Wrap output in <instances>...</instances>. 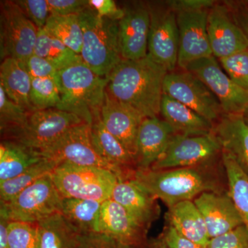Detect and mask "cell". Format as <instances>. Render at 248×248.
Segmentation results:
<instances>
[{
  "mask_svg": "<svg viewBox=\"0 0 248 248\" xmlns=\"http://www.w3.org/2000/svg\"><path fill=\"white\" fill-rule=\"evenodd\" d=\"M193 202L203 217L210 239L244 225L228 193L204 192Z\"/></svg>",
  "mask_w": 248,
  "mask_h": 248,
  "instance_id": "obj_19",
  "label": "cell"
},
{
  "mask_svg": "<svg viewBox=\"0 0 248 248\" xmlns=\"http://www.w3.org/2000/svg\"><path fill=\"white\" fill-rule=\"evenodd\" d=\"M160 239L169 248H208V246H202L187 239L170 225L165 228Z\"/></svg>",
  "mask_w": 248,
  "mask_h": 248,
  "instance_id": "obj_43",
  "label": "cell"
},
{
  "mask_svg": "<svg viewBox=\"0 0 248 248\" xmlns=\"http://www.w3.org/2000/svg\"><path fill=\"white\" fill-rule=\"evenodd\" d=\"M207 30L213 56L218 60L248 48V39L227 4L215 3L210 8Z\"/></svg>",
  "mask_w": 248,
  "mask_h": 248,
  "instance_id": "obj_15",
  "label": "cell"
},
{
  "mask_svg": "<svg viewBox=\"0 0 248 248\" xmlns=\"http://www.w3.org/2000/svg\"><path fill=\"white\" fill-rule=\"evenodd\" d=\"M26 67L31 78H52L56 79L58 77V68L50 62L35 54L29 59Z\"/></svg>",
  "mask_w": 248,
  "mask_h": 248,
  "instance_id": "obj_42",
  "label": "cell"
},
{
  "mask_svg": "<svg viewBox=\"0 0 248 248\" xmlns=\"http://www.w3.org/2000/svg\"><path fill=\"white\" fill-rule=\"evenodd\" d=\"M110 199L122 205L146 230L159 218L157 200L133 179L119 181Z\"/></svg>",
  "mask_w": 248,
  "mask_h": 248,
  "instance_id": "obj_22",
  "label": "cell"
},
{
  "mask_svg": "<svg viewBox=\"0 0 248 248\" xmlns=\"http://www.w3.org/2000/svg\"><path fill=\"white\" fill-rule=\"evenodd\" d=\"M209 9L175 10L179 39L177 66L183 70L191 62L213 55L207 30Z\"/></svg>",
  "mask_w": 248,
  "mask_h": 248,
  "instance_id": "obj_14",
  "label": "cell"
},
{
  "mask_svg": "<svg viewBox=\"0 0 248 248\" xmlns=\"http://www.w3.org/2000/svg\"><path fill=\"white\" fill-rule=\"evenodd\" d=\"M147 231L115 201L109 199L103 202L97 232L107 234L124 246L140 247L148 244Z\"/></svg>",
  "mask_w": 248,
  "mask_h": 248,
  "instance_id": "obj_17",
  "label": "cell"
},
{
  "mask_svg": "<svg viewBox=\"0 0 248 248\" xmlns=\"http://www.w3.org/2000/svg\"><path fill=\"white\" fill-rule=\"evenodd\" d=\"M169 224L187 239L208 246L209 237L206 225L200 210L193 201H185L169 208L166 217Z\"/></svg>",
  "mask_w": 248,
  "mask_h": 248,
  "instance_id": "obj_25",
  "label": "cell"
},
{
  "mask_svg": "<svg viewBox=\"0 0 248 248\" xmlns=\"http://www.w3.org/2000/svg\"><path fill=\"white\" fill-rule=\"evenodd\" d=\"M57 166L55 161L44 157L17 177L0 182V203H8L41 177L50 174Z\"/></svg>",
  "mask_w": 248,
  "mask_h": 248,
  "instance_id": "obj_32",
  "label": "cell"
},
{
  "mask_svg": "<svg viewBox=\"0 0 248 248\" xmlns=\"http://www.w3.org/2000/svg\"><path fill=\"white\" fill-rule=\"evenodd\" d=\"M221 152V144L213 132L205 135L176 134L151 169L164 170L210 166Z\"/></svg>",
  "mask_w": 248,
  "mask_h": 248,
  "instance_id": "obj_9",
  "label": "cell"
},
{
  "mask_svg": "<svg viewBox=\"0 0 248 248\" xmlns=\"http://www.w3.org/2000/svg\"><path fill=\"white\" fill-rule=\"evenodd\" d=\"M168 70L147 55L123 60L108 77L107 92L137 111L143 118L157 117Z\"/></svg>",
  "mask_w": 248,
  "mask_h": 248,
  "instance_id": "obj_1",
  "label": "cell"
},
{
  "mask_svg": "<svg viewBox=\"0 0 248 248\" xmlns=\"http://www.w3.org/2000/svg\"><path fill=\"white\" fill-rule=\"evenodd\" d=\"M63 197L50 174L41 177L8 203L0 205V217L10 221L38 223L60 213Z\"/></svg>",
  "mask_w": 248,
  "mask_h": 248,
  "instance_id": "obj_7",
  "label": "cell"
},
{
  "mask_svg": "<svg viewBox=\"0 0 248 248\" xmlns=\"http://www.w3.org/2000/svg\"><path fill=\"white\" fill-rule=\"evenodd\" d=\"M48 3L53 16L79 15L91 7L88 0H48Z\"/></svg>",
  "mask_w": 248,
  "mask_h": 248,
  "instance_id": "obj_41",
  "label": "cell"
},
{
  "mask_svg": "<svg viewBox=\"0 0 248 248\" xmlns=\"http://www.w3.org/2000/svg\"><path fill=\"white\" fill-rule=\"evenodd\" d=\"M90 125L91 140L98 154L113 169L120 180L131 179L137 171L135 159L106 128L100 112L94 115Z\"/></svg>",
  "mask_w": 248,
  "mask_h": 248,
  "instance_id": "obj_21",
  "label": "cell"
},
{
  "mask_svg": "<svg viewBox=\"0 0 248 248\" xmlns=\"http://www.w3.org/2000/svg\"><path fill=\"white\" fill-rule=\"evenodd\" d=\"M148 4L151 16L148 55L168 71H174L179 55L177 12L169 1Z\"/></svg>",
  "mask_w": 248,
  "mask_h": 248,
  "instance_id": "obj_10",
  "label": "cell"
},
{
  "mask_svg": "<svg viewBox=\"0 0 248 248\" xmlns=\"http://www.w3.org/2000/svg\"><path fill=\"white\" fill-rule=\"evenodd\" d=\"M131 179L169 208L180 202L194 201L204 192H221V186L210 166L137 170Z\"/></svg>",
  "mask_w": 248,
  "mask_h": 248,
  "instance_id": "obj_2",
  "label": "cell"
},
{
  "mask_svg": "<svg viewBox=\"0 0 248 248\" xmlns=\"http://www.w3.org/2000/svg\"><path fill=\"white\" fill-rule=\"evenodd\" d=\"M38 152L9 140L0 144V182L25 172L43 159Z\"/></svg>",
  "mask_w": 248,
  "mask_h": 248,
  "instance_id": "obj_27",
  "label": "cell"
},
{
  "mask_svg": "<svg viewBox=\"0 0 248 248\" xmlns=\"http://www.w3.org/2000/svg\"><path fill=\"white\" fill-rule=\"evenodd\" d=\"M117 240L99 232L78 234L75 248H131Z\"/></svg>",
  "mask_w": 248,
  "mask_h": 248,
  "instance_id": "obj_40",
  "label": "cell"
},
{
  "mask_svg": "<svg viewBox=\"0 0 248 248\" xmlns=\"http://www.w3.org/2000/svg\"><path fill=\"white\" fill-rule=\"evenodd\" d=\"M9 248H40L37 223L10 221Z\"/></svg>",
  "mask_w": 248,
  "mask_h": 248,
  "instance_id": "obj_35",
  "label": "cell"
},
{
  "mask_svg": "<svg viewBox=\"0 0 248 248\" xmlns=\"http://www.w3.org/2000/svg\"><path fill=\"white\" fill-rule=\"evenodd\" d=\"M175 135L174 129L166 121L157 117L143 119L137 138V170L151 169Z\"/></svg>",
  "mask_w": 248,
  "mask_h": 248,
  "instance_id": "obj_20",
  "label": "cell"
},
{
  "mask_svg": "<svg viewBox=\"0 0 248 248\" xmlns=\"http://www.w3.org/2000/svg\"><path fill=\"white\" fill-rule=\"evenodd\" d=\"M160 114L175 131L184 135H205L213 132L214 124L182 103L163 94Z\"/></svg>",
  "mask_w": 248,
  "mask_h": 248,
  "instance_id": "obj_24",
  "label": "cell"
},
{
  "mask_svg": "<svg viewBox=\"0 0 248 248\" xmlns=\"http://www.w3.org/2000/svg\"><path fill=\"white\" fill-rule=\"evenodd\" d=\"M83 32L81 60L98 76L107 78L123 60L118 21L101 17L91 7L79 15Z\"/></svg>",
  "mask_w": 248,
  "mask_h": 248,
  "instance_id": "obj_4",
  "label": "cell"
},
{
  "mask_svg": "<svg viewBox=\"0 0 248 248\" xmlns=\"http://www.w3.org/2000/svg\"><path fill=\"white\" fill-rule=\"evenodd\" d=\"M9 220L4 217H0V248H9Z\"/></svg>",
  "mask_w": 248,
  "mask_h": 248,
  "instance_id": "obj_46",
  "label": "cell"
},
{
  "mask_svg": "<svg viewBox=\"0 0 248 248\" xmlns=\"http://www.w3.org/2000/svg\"><path fill=\"white\" fill-rule=\"evenodd\" d=\"M31 112L10 99L0 86V130L1 133L24 123Z\"/></svg>",
  "mask_w": 248,
  "mask_h": 248,
  "instance_id": "obj_36",
  "label": "cell"
},
{
  "mask_svg": "<svg viewBox=\"0 0 248 248\" xmlns=\"http://www.w3.org/2000/svg\"><path fill=\"white\" fill-rule=\"evenodd\" d=\"M90 6L101 17L120 21L124 17V9L117 6L112 0H89Z\"/></svg>",
  "mask_w": 248,
  "mask_h": 248,
  "instance_id": "obj_44",
  "label": "cell"
},
{
  "mask_svg": "<svg viewBox=\"0 0 248 248\" xmlns=\"http://www.w3.org/2000/svg\"><path fill=\"white\" fill-rule=\"evenodd\" d=\"M221 159L229 188L228 195L248 228V176L226 152L222 151Z\"/></svg>",
  "mask_w": 248,
  "mask_h": 248,
  "instance_id": "obj_30",
  "label": "cell"
},
{
  "mask_svg": "<svg viewBox=\"0 0 248 248\" xmlns=\"http://www.w3.org/2000/svg\"><path fill=\"white\" fill-rule=\"evenodd\" d=\"M208 248H248V228L239 226L226 234L210 239Z\"/></svg>",
  "mask_w": 248,
  "mask_h": 248,
  "instance_id": "obj_39",
  "label": "cell"
},
{
  "mask_svg": "<svg viewBox=\"0 0 248 248\" xmlns=\"http://www.w3.org/2000/svg\"><path fill=\"white\" fill-rule=\"evenodd\" d=\"M164 93L182 103L213 124L224 114L218 99L203 82L190 72H169Z\"/></svg>",
  "mask_w": 248,
  "mask_h": 248,
  "instance_id": "obj_11",
  "label": "cell"
},
{
  "mask_svg": "<svg viewBox=\"0 0 248 248\" xmlns=\"http://www.w3.org/2000/svg\"><path fill=\"white\" fill-rule=\"evenodd\" d=\"M40 154L43 157L53 160L58 165L66 163L76 166L100 168L115 173L113 169L98 154L93 146L91 125L86 123L70 129L58 141Z\"/></svg>",
  "mask_w": 248,
  "mask_h": 248,
  "instance_id": "obj_13",
  "label": "cell"
},
{
  "mask_svg": "<svg viewBox=\"0 0 248 248\" xmlns=\"http://www.w3.org/2000/svg\"><path fill=\"white\" fill-rule=\"evenodd\" d=\"M185 71L197 76L218 99L226 115H243L248 108V91L240 87L213 56L191 62Z\"/></svg>",
  "mask_w": 248,
  "mask_h": 248,
  "instance_id": "obj_12",
  "label": "cell"
},
{
  "mask_svg": "<svg viewBox=\"0 0 248 248\" xmlns=\"http://www.w3.org/2000/svg\"><path fill=\"white\" fill-rule=\"evenodd\" d=\"M34 54L53 63L59 71L82 61L79 55L63 45L45 28L38 29Z\"/></svg>",
  "mask_w": 248,
  "mask_h": 248,
  "instance_id": "obj_31",
  "label": "cell"
},
{
  "mask_svg": "<svg viewBox=\"0 0 248 248\" xmlns=\"http://www.w3.org/2000/svg\"><path fill=\"white\" fill-rule=\"evenodd\" d=\"M148 248H169L160 238L148 244Z\"/></svg>",
  "mask_w": 248,
  "mask_h": 248,
  "instance_id": "obj_47",
  "label": "cell"
},
{
  "mask_svg": "<svg viewBox=\"0 0 248 248\" xmlns=\"http://www.w3.org/2000/svg\"><path fill=\"white\" fill-rule=\"evenodd\" d=\"M100 115L107 130L123 144L135 161L138 130L145 118L137 111L112 97L107 91Z\"/></svg>",
  "mask_w": 248,
  "mask_h": 248,
  "instance_id": "obj_18",
  "label": "cell"
},
{
  "mask_svg": "<svg viewBox=\"0 0 248 248\" xmlns=\"http://www.w3.org/2000/svg\"><path fill=\"white\" fill-rule=\"evenodd\" d=\"M40 248H75L79 233L60 213L39 221Z\"/></svg>",
  "mask_w": 248,
  "mask_h": 248,
  "instance_id": "obj_29",
  "label": "cell"
},
{
  "mask_svg": "<svg viewBox=\"0 0 248 248\" xmlns=\"http://www.w3.org/2000/svg\"><path fill=\"white\" fill-rule=\"evenodd\" d=\"M243 119H244V122L248 125V108L245 110L244 113L242 115Z\"/></svg>",
  "mask_w": 248,
  "mask_h": 248,
  "instance_id": "obj_48",
  "label": "cell"
},
{
  "mask_svg": "<svg viewBox=\"0 0 248 248\" xmlns=\"http://www.w3.org/2000/svg\"><path fill=\"white\" fill-rule=\"evenodd\" d=\"M32 78L27 67L14 58L2 60L0 66V86L10 99L29 112L35 111L30 99Z\"/></svg>",
  "mask_w": 248,
  "mask_h": 248,
  "instance_id": "obj_26",
  "label": "cell"
},
{
  "mask_svg": "<svg viewBox=\"0 0 248 248\" xmlns=\"http://www.w3.org/2000/svg\"><path fill=\"white\" fill-rule=\"evenodd\" d=\"M55 186L64 198L104 202L111 198L120 181L115 173L100 168L62 163L50 173Z\"/></svg>",
  "mask_w": 248,
  "mask_h": 248,
  "instance_id": "obj_6",
  "label": "cell"
},
{
  "mask_svg": "<svg viewBox=\"0 0 248 248\" xmlns=\"http://www.w3.org/2000/svg\"><path fill=\"white\" fill-rule=\"evenodd\" d=\"M223 71L240 87L248 91V48L218 60Z\"/></svg>",
  "mask_w": 248,
  "mask_h": 248,
  "instance_id": "obj_37",
  "label": "cell"
},
{
  "mask_svg": "<svg viewBox=\"0 0 248 248\" xmlns=\"http://www.w3.org/2000/svg\"><path fill=\"white\" fill-rule=\"evenodd\" d=\"M102 203L97 201L63 197L60 213L79 234L97 232Z\"/></svg>",
  "mask_w": 248,
  "mask_h": 248,
  "instance_id": "obj_28",
  "label": "cell"
},
{
  "mask_svg": "<svg viewBox=\"0 0 248 248\" xmlns=\"http://www.w3.org/2000/svg\"><path fill=\"white\" fill-rule=\"evenodd\" d=\"M213 133L222 151L231 155L248 176V125L242 115L223 114L214 124Z\"/></svg>",
  "mask_w": 248,
  "mask_h": 248,
  "instance_id": "obj_23",
  "label": "cell"
},
{
  "mask_svg": "<svg viewBox=\"0 0 248 248\" xmlns=\"http://www.w3.org/2000/svg\"><path fill=\"white\" fill-rule=\"evenodd\" d=\"M45 29L68 48L80 55L83 44V32L79 15L58 16L50 15Z\"/></svg>",
  "mask_w": 248,
  "mask_h": 248,
  "instance_id": "obj_33",
  "label": "cell"
},
{
  "mask_svg": "<svg viewBox=\"0 0 248 248\" xmlns=\"http://www.w3.org/2000/svg\"><path fill=\"white\" fill-rule=\"evenodd\" d=\"M84 123L78 115L57 108L32 111L22 125L1 133V140L16 142L40 153L70 129Z\"/></svg>",
  "mask_w": 248,
  "mask_h": 248,
  "instance_id": "obj_5",
  "label": "cell"
},
{
  "mask_svg": "<svg viewBox=\"0 0 248 248\" xmlns=\"http://www.w3.org/2000/svg\"><path fill=\"white\" fill-rule=\"evenodd\" d=\"M229 6L234 20L248 39V6L244 3H231Z\"/></svg>",
  "mask_w": 248,
  "mask_h": 248,
  "instance_id": "obj_45",
  "label": "cell"
},
{
  "mask_svg": "<svg viewBox=\"0 0 248 248\" xmlns=\"http://www.w3.org/2000/svg\"><path fill=\"white\" fill-rule=\"evenodd\" d=\"M131 248H148V244L146 245V246H140V247H133Z\"/></svg>",
  "mask_w": 248,
  "mask_h": 248,
  "instance_id": "obj_49",
  "label": "cell"
},
{
  "mask_svg": "<svg viewBox=\"0 0 248 248\" xmlns=\"http://www.w3.org/2000/svg\"><path fill=\"white\" fill-rule=\"evenodd\" d=\"M56 79L61 96L56 108L78 115L91 125L104 103L107 78L98 76L81 61L59 71Z\"/></svg>",
  "mask_w": 248,
  "mask_h": 248,
  "instance_id": "obj_3",
  "label": "cell"
},
{
  "mask_svg": "<svg viewBox=\"0 0 248 248\" xmlns=\"http://www.w3.org/2000/svg\"><path fill=\"white\" fill-rule=\"evenodd\" d=\"M118 22L119 40L122 58L140 60L148 55L151 16L148 3H133L124 8Z\"/></svg>",
  "mask_w": 248,
  "mask_h": 248,
  "instance_id": "obj_16",
  "label": "cell"
},
{
  "mask_svg": "<svg viewBox=\"0 0 248 248\" xmlns=\"http://www.w3.org/2000/svg\"><path fill=\"white\" fill-rule=\"evenodd\" d=\"M30 99L35 110L56 108L61 102L57 79L32 78Z\"/></svg>",
  "mask_w": 248,
  "mask_h": 248,
  "instance_id": "obj_34",
  "label": "cell"
},
{
  "mask_svg": "<svg viewBox=\"0 0 248 248\" xmlns=\"http://www.w3.org/2000/svg\"><path fill=\"white\" fill-rule=\"evenodd\" d=\"M15 1L37 29L45 27L51 15L48 0H17Z\"/></svg>",
  "mask_w": 248,
  "mask_h": 248,
  "instance_id": "obj_38",
  "label": "cell"
},
{
  "mask_svg": "<svg viewBox=\"0 0 248 248\" xmlns=\"http://www.w3.org/2000/svg\"><path fill=\"white\" fill-rule=\"evenodd\" d=\"M38 29L15 1L0 4V58H14L27 66L34 54Z\"/></svg>",
  "mask_w": 248,
  "mask_h": 248,
  "instance_id": "obj_8",
  "label": "cell"
}]
</instances>
